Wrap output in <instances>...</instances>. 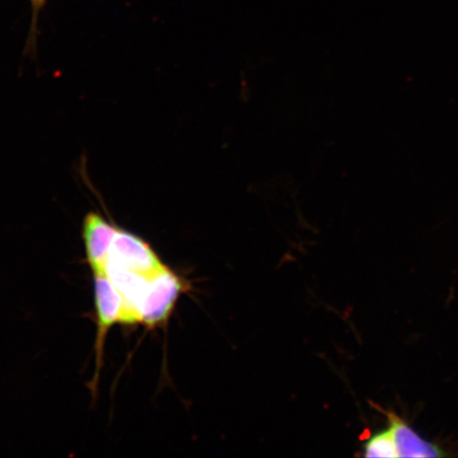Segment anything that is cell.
Returning a JSON list of instances; mask_svg holds the SVG:
<instances>
[{"label":"cell","instance_id":"cell-1","mask_svg":"<svg viewBox=\"0 0 458 458\" xmlns=\"http://www.w3.org/2000/svg\"><path fill=\"white\" fill-rule=\"evenodd\" d=\"M182 284L179 277L168 267L148 278L145 296L139 311L140 323L156 327L168 319L175 302L182 293Z\"/></svg>","mask_w":458,"mask_h":458},{"label":"cell","instance_id":"cell-2","mask_svg":"<svg viewBox=\"0 0 458 458\" xmlns=\"http://www.w3.org/2000/svg\"><path fill=\"white\" fill-rule=\"evenodd\" d=\"M108 259L148 278L165 267L145 240L120 227L114 232Z\"/></svg>","mask_w":458,"mask_h":458},{"label":"cell","instance_id":"cell-3","mask_svg":"<svg viewBox=\"0 0 458 458\" xmlns=\"http://www.w3.org/2000/svg\"><path fill=\"white\" fill-rule=\"evenodd\" d=\"M94 277L97 312L96 376L98 377L107 332L122 318L123 297L118 290L114 288L106 272L94 274Z\"/></svg>","mask_w":458,"mask_h":458},{"label":"cell","instance_id":"cell-4","mask_svg":"<svg viewBox=\"0 0 458 458\" xmlns=\"http://www.w3.org/2000/svg\"><path fill=\"white\" fill-rule=\"evenodd\" d=\"M117 226L98 213L90 211L82 225L86 259L93 274L106 272V262Z\"/></svg>","mask_w":458,"mask_h":458},{"label":"cell","instance_id":"cell-5","mask_svg":"<svg viewBox=\"0 0 458 458\" xmlns=\"http://www.w3.org/2000/svg\"><path fill=\"white\" fill-rule=\"evenodd\" d=\"M392 429L394 443L396 445L397 454L400 457H444V450L437 445L423 439L415 429L411 428L403 418L386 411Z\"/></svg>","mask_w":458,"mask_h":458},{"label":"cell","instance_id":"cell-6","mask_svg":"<svg viewBox=\"0 0 458 458\" xmlns=\"http://www.w3.org/2000/svg\"><path fill=\"white\" fill-rule=\"evenodd\" d=\"M364 450L366 457H398L391 428L374 435L366 442Z\"/></svg>","mask_w":458,"mask_h":458},{"label":"cell","instance_id":"cell-7","mask_svg":"<svg viewBox=\"0 0 458 458\" xmlns=\"http://www.w3.org/2000/svg\"><path fill=\"white\" fill-rule=\"evenodd\" d=\"M48 0H30L31 4V24L30 30H29V36L26 44V54L34 53L37 48V42L38 37V19L42 10L45 8L46 4Z\"/></svg>","mask_w":458,"mask_h":458}]
</instances>
